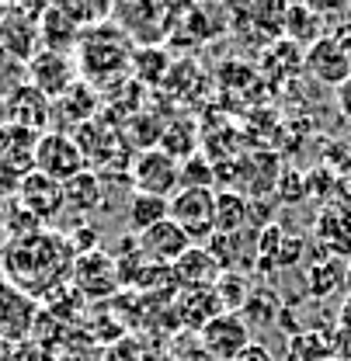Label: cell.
Returning <instances> with one entry per match:
<instances>
[{
  "mask_svg": "<svg viewBox=\"0 0 351 361\" xmlns=\"http://www.w3.org/2000/svg\"><path fill=\"white\" fill-rule=\"evenodd\" d=\"M18 202H21L39 223L59 219V212L66 209V202H63V184H56L52 178H45V174H39V171L25 174L21 191H18Z\"/></svg>",
  "mask_w": 351,
  "mask_h": 361,
  "instance_id": "cell-15",
  "label": "cell"
},
{
  "mask_svg": "<svg viewBox=\"0 0 351 361\" xmlns=\"http://www.w3.org/2000/svg\"><path fill=\"white\" fill-rule=\"evenodd\" d=\"M216 295H220L226 313H237V310L247 306V285L237 271H222V278L216 281Z\"/></svg>",
  "mask_w": 351,
  "mask_h": 361,
  "instance_id": "cell-32",
  "label": "cell"
},
{
  "mask_svg": "<svg viewBox=\"0 0 351 361\" xmlns=\"http://www.w3.org/2000/svg\"><path fill=\"white\" fill-rule=\"evenodd\" d=\"M345 285H348V292H351V257L345 261Z\"/></svg>",
  "mask_w": 351,
  "mask_h": 361,
  "instance_id": "cell-41",
  "label": "cell"
},
{
  "mask_svg": "<svg viewBox=\"0 0 351 361\" xmlns=\"http://www.w3.org/2000/svg\"><path fill=\"white\" fill-rule=\"evenodd\" d=\"M334 42L341 45V52L348 56V63H351V25H338L334 28Z\"/></svg>",
  "mask_w": 351,
  "mask_h": 361,
  "instance_id": "cell-39",
  "label": "cell"
},
{
  "mask_svg": "<svg viewBox=\"0 0 351 361\" xmlns=\"http://www.w3.org/2000/svg\"><path fill=\"white\" fill-rule=\"evenodd\" d=\"M42 223L18 202V198H11V202H4V236L7 240H25V236H32V233H39Z\"/></svg>",
  "mask_w": 351,
  "mask_h": 361,
  "instance_id": "cell-30",
  "label": "cell"
},
{
  "mask_svg": "<svg viewBox=\"0 0 351 361\" xmlns=\"http://www.w3.org/2000/svg\"><path fill=\"white\" fill-rule=\"evenodd\" d=\"M101 111H105V97L90 87L88 80H77L59 101H52V122H56V129L63 126V133L88 126Z\"/></svg>",
  "mask_w": 351,
  "mask_h": 361,
  "instance_id": "cell-12",
  "label": "cell"
},
{
  "mask_svg": "<svg viewBox=\"0 0 351 361\" xmlns=\"http://www.w3.org/2000/svg\"><path fill=\"white\" fill-rule=\"evenodd\" d=\"M0 236H4V202H0Z\"/></svg>",
  "mask_w": 351,
  "mask_h": 361,
  "instance_id": "cell-43",
  "label": "cell"
},
{
  "mask_svg": "<svg viewBox=\"0 0 351 361\" xmlns=\"http://www.w3.org/2000/svg\"><path fill=\"white\" fill-rule=\"evenodd\" d=\"M0 118L7 126H21L32 133H49L52 129V101L39 94L32 84H21L11 94L0 97Z\"/></svg>",
  "mask_w": 351,
  "mask_h": 361,
  "instance_id": "cell-9",
  "label": "cell"
},
{
  "mask_svg": "<svg viewBox=\"0 0 351 361\" xmlns=\"http://www.w3.org/2000/svg\"><path fill=\"white\" fill-rule=\"evenodd\" d=\"M73 59H77L81 80H88L97 94L101 90H119L132 77L129 39L115 21H105V25H94L88 32H81Z\"/></svg>",
  "mask_w": 351,
  "mask_h": 361,
  "instance_id": "cell-2",
  "label": "cell"
},
{
  "mask_svg": "<svg viewBox=\"0 0 351 361\" xmlns=\"http://www.w3.org/2000/svg\"><path fill=\"white\" fill-rule=\"evenodd\" d=\"M174 278L177 285H184V288H216V281L222 278V268L220 261L209 254V247H191V250H184V257L174 264Z\"/></svg>",
  "mask_w": 351,
  "mask_h": 361,
  "instance_id": "cell-18",
  "label": "cell"
},
{
  "mask_svg": "<svg viewBox=\"0 0 351 361\" xmlns=\"http://www.w3.org/2000/svg\"><path fill=\"white\" fill-rule=\"evenodd\" d=\"M126 219H129V229L146 233L150 226L171 219V198H157V195H143V191H132L129 202H126Z\"/></svg>",
  "mask_w": 351,
  "mask_h": 361,
  "instance_id": "cell-25",
  "label": "cell"
},
{
  "mask_svg": "<svg viewBox=\"0 0 351 361\" xmlns=\"http://www.w3.org/2000/svg\"><path fill=\"white\" fill-rule=\"evenodd\" d=\"M7 63H11V56H7V52H4V45H0V70H4Z\"/></svg>",
  "mask_w": 351,
  "mask_h": 361,
  "instance_id": "cell-42",
  "label": "cell"
},
{
  "mask_svg": "<svg viewBox=\"0 0 351 361\" xmlns=\"http://www.w3.org/2000/svg\"><path fill=\"white\" fill-rule=\"evenodd\" d=\"M136 240H139V250H143V257H146L150 264H167V268H174L177 261L184 257V250L195 247V243L188 240V233H184L174 219H164V223L150 226V229L139 233Z\"/></svg>",
  "mask_w": 351,
  "mask_h": 361,
  "instance_id": "cell-13",
  "label": "cell"
},
{
  "mask_svg": "<svg viewBox=\"0 0 351 361\" xmlns=\"http://www.w3.org/2000/svg\"><path fill=\"white\" fill-rule=\"evenodd\" d=\"M213 205H216V191L213 188H181L171 198V219H174L191 243H209L216 236L213 226Z\"/></svg>",
  "mask_w": 351,
  "mask_h": 361,
  "instance_id": "cell-6",
  "label": "cell"
},
{
  "mask_svg": "<svg viewBox=\"0 0 351 361\" xmlns=\"http://www.w3.org/2000/svg\"><path fill=\"white\" fill-rule=\"evenodd\" d=\"M331 209H338L341 216H348L351 219V180H338V188H334V195H331Z\"/></svg>",
  "mask_w": 351,
  "mask_h": 361,
  "instance_id": "cell-37",
  "label": "cell"
},
{
  "mask_svg": "<svg viewBox=\"0 0 351 361\" xmlns=\"http://www.w3.org/2000/svg\"><path fill=\"white\" fill-rule=\"evenodd\" d=\"M132 188L157 198H174L181 191V164L171 160L164 149H143L132 164Z\"/></svg>",
  "mask_w": 351,
  "mask_h": 361,
  "instance_id": "cell-8",
  "label": "cell"
},
{
  "mask_svg": "<svg viewBox=\"0 0 351 361\" xmlns=\"http://www.w3.org/2000/svg\"><path fill=\"white\" fill-rule=\"evenodd\" d=\"M198 341H202V351L213 361H233L251 341V326L244 323L240 313H220L213 323H206L198 330Z\"/></svg>",
  "mask_w": 351,
  "mask_h": 361,
  "instance_id": "cell-11",
  "label": "cell"
},
{
  "mask_svg": "<svg viewBox=\"0 0 351 361\" xmlns=\"http://www.w3.org/2000/svg\"><path fill=\"white\" fill-rule=\"evenodd\" d=\"M42 316V302L18 285L0 278V341L4 344H25L35 334V323Z\"/></svg>",
  "mask_w": 351,
  "mask_h": 361,
  "instance_id": "cell-5",
  "label": "cell"
},
{
  "mask_svg": "<svg viewBox=\"0 0 351 361\" xmlns=\"http://www.w3.org/2000/svg\"><path fill=\"white\" fill-rule=\"evenodd\" d=\"M25 77L28 84L45 94L49 101H59L66 90L81 80L77 73V59L66 56V52H52V49H39L28 63H25Z\"/></svg>",
  "mask_w": 351,
  "mask_h": 361,
  "instance_id": "cell-7",
  "label": "cell"
},
{
  "mask_svg": "<svg viewBox=\"0 0 351 361\" xmlns=\"http://www.w3.org/2000/svg\"><path fill=\"white\" fill-rule=\"evenodd\" d=\"M307 178V198H327L331 202V195H334V188H338V174L331 171V164H316Z\"/></svg>",
  "mask_w": 351,
  "mask_h": 361,
  "instance_id": "cell-33",
  "label": "cell"
},
{
  "mask_svg": "<svg viewBox=\"0 0 351 361\" xmlns=\"http://www.w3.org/2000/svg\"><path fill=\"white\" fill-rule=\"evenodd\" d=\"M316 240H320V247L327 250V257H351V219L348 216H341L338 209H320V216H316Z\"/></svg>",
  "mask_w": 351,
  "mask_h": 361,
  "instance_id": "cell-22",
  "label": "cell"
},
{
  "mask_svg": "<svg viewBox=\"0 0 351 361\" xmlns=\"http://www.w3.org/2000/svg\"><path fill=\"white\" fill-rule=\"evenodd\" d=\"M323 14H316L309 4H296V7H285V25H282V39L296 45H313L316 39H323Z\"/></svg>",
  "mask_w": 351,
  "mask_h": 361,
  "instance_id": "cell-26",
  "label": "cell"
},
{
  "mask_svg": "<svg viewBox=\"0 0 351 361\" xmlns=\"http://www.w3.org/2000/svg\"><path fill=\"white\" fill-rule=\"evenodd\" d=\"M247 223H251V198H244L233 188H220L216 191V205H213L216 236H237Z\"/></svg>",
  "mask_w": 351,
  "mask_h": 361,
  "instance_id": "cell-21",
  "label": "cell"
},
{
  "mask_svg": "<svg viewBox=\"0 0 351 361\" xmlns=\"http://www.w3.org/2000/svg\"><path fill=\"white\" fill-rule=\"evenodd\" d=\"M303 250H307V240L299 236V233H282V247H278V254H275V268H292V264H299L303 261Z\"/></svg>",
  "mask_w": 351,
  "mask_h": 361,
  "instance_id": "cell-35",
  "label": "cell"
},
{
  "mask_svg": "<svg viewBox=\"0 0 351 361\" xmlns=\"http://www.w3.org/2000/svg\"><path fill=\"white\" fill-rule=\"evenodd\" d=\"M341 285H345V261H338V257L316 261V264L307 271V292L313 299H323V295L338 292Z\"/></svg>",
  "mask_w": 351,
  "mask_h": 361,
  "instance_id": "cell-28",
  "label": "cell"
},
{
  "mask_svg": "<svg viewBox=\"0 0 351 361\" xmlns=\"http://www.w3.org/2000/svg\"><path fill=\"white\" fill-rule=\"evenodd\" d=\"M268 59H264V73L268 77H278V70L285 66V77L289 73H299L303 70V49L296 42H289V39H275V42L268 45V52H264Z\"/></svg>",
  "mask_w": 351,
  "mask_h": 361,
  "instance_id": "cell-29",
  "label": "cell"
},
{
  "mask_svg": "<svg viewBox=\"0 0 351 361\" xmlns=\"http://www.w3.org/2000/svg\"><path fill=\"white\" fill-rule=\"evenodd\" d=\"M275 195H278V202H282V205L303 202V198H307V178H303L299 171H292V167H282L278 184H275Z\"/></svg>",
  "mask_w": 351,
  "mask_h": 361,
  "instance_id": "cell-34",
  "label": "cell"
},
{
  "mask_svg": "<svg viewBox=\"0 0 351 361\" xmlns=\"http://www.w3.org/2000/svg\"><path fill=\"white\" fill-rule=\"evenodd\" d=\"M338 108H341V115L351 122V80L338 87Z\"/></svg>",
  "mask_w": 351,
  "mask_h": 361,
  "instance_id": "cell-40",
  "label": "cell"
},
{
  "mask_svg": "<svg viewBox=\"0 0 351 361\" xmlns=\"http://www.w3.org/2000/svg\"><path fill=\"white\" fill-rule=\"evenodd\" d=\"M338 344H341V358H351V292L338 316Z\"/></svg>",
  "mask_w": 351,
  "mask_h": 361,
  "instance_id": "cell-36",
  "label": "cell"
},
{
  "mask_svg": "<svg viewBox=\"0 0 351 361\" xmlns=\"http://www.w3.org/2000/svg\"><path fill=\"white\" fill-rule=\"evenodd\" d=\"M303 70L316 84H327V87H341L351 80V63L341 52V45L334 42V35H323L309 45L303 56Z\"/></svg>",
  "mask_w": 351,
  "mask_h": 361,
  "instance_id": "cell-14",
  "label": "cell"
},
{
  "mask_svg": "<svg viewBox=\"0 0 351 361\" xmlns=\"http://www.w3.org/2000/svg\"><path fill=\"white\" fill-rule=\"evenodd\" d=\"M181 188H213L216 191V167H213V160L202 157V153L188 157L184 167H181Z\"/></svg>",
  "mask_w": 351,
  "mask_h": 361,
  "instance_id": "cell-31",
  "label": "cell"
},
{
  "mask_svg": "<svg viewBox=\"0 0 351 361\" xmlns=\"http://www.w3.org/2000/svg\"><path fill=\"white\" fill-rule=\"evenodd\" d=\"M157 149H164L171 160L184 164L188 157H195V153H198V133H195V126H191V122H184V118H174L171 126H164V133H160V146H157Z\"/></svg>",
  "mask_w": 351,
  "mask_h": 361,
  "instance_id": "cell-27",
  "label": "cell"
},
{
  "mask_svg": "<svg viewBox=\"0 0 351 361\" xmlns=\"http://www.w3.org/2000/svg\"><path fill=\"white\" fill-rule=\"evenodd\" d=\"M39 135L42 133H32V129L0 122V171H11V174H18V178L32 174V171H35Z\"/></svg>",
  "mask_w": 351,
  "mask_h": 361,
  "instance_id": "cell-16",
  "label": "cell"
},
{
  "mask_svg": "<svg viewBox=\"0 0 351 361\" xmlns=\"http://www.w3.org/2000/svg\"><path fill=\"white\" fill-rule=\"evenodd\" d=\"M73 257L77 254L63 233L39 229L25 240H7L0 247V271H4V281L18 285L21 292L35 299H45L52 288L70 281Z\"/></svg>",
  "mask_w": 351,
  "mask_h": 361,
  "instance_id": "cell-1",
  "label": "cell"
},
{
  "mask_svg": "<svg viewBox=\"0 0 351 361\" xmlns=\"http://www.w3.org/2000/svg\"><path fill=\"white\" fill-rule=\"evenodd\" d=\"M174 313L188 330H202L206 323H213L226 310H222L216 288H181L174 299Z\"/></svg>",
  "mask_w": 351,
  "mask_h": 361,
  "instance_id": "cell-17",
  "label": "cell"
},
{
  "mask_svg": "<svg viewBox=\"0 0 351 361\" xmlns=\"http://www.w3.org/2000/svg\"><path fill=\"white\" fill-rule=\"evenodd\" d=\"M35 171L52 178L56 184H66L70 178L90 171L77 139L63 129H49V133L39 135V146H35Z\"/></svg>",
  "mask_w": 351,
  "mask_h": 361,
  "instance_id": "cell-4",
  "label": "cell"
},
{
  "mask_svg": "<svg viewBox=\"0 0 351 361\" xmlns=\"http://www.w3.org/2000/svg\"><path fill=\"white\" fill-rule=\"evenodd\" d=\"M181 14L177 7L167 4H150V0H129V4H115L112 7V21L126 32V39L136 42L139 49L146 45H160L174 32V18Z\"/></svg>",
  "mask_w": 351,
  "mask_h": 361,
  "instance_id": "cell-3",
  "label": "cell"
},
{
  "mask_svg": "<svg viewBox=\"0 0 351 361\" xmlns=\"http://www.w3.org/2000/svg\"><path fill=\"white\" fill-rule=\"evenodd\" d=\"M101 198H105V178L97 171H84L63 184V202L77 216H90L101 205Z\"/></svg>",
  "mask_w": 351,
  "mask_h": 361,
  "instance_id": "cell-23",
  "label": "cell"
},
{
  "mask_svg": "<svg viewBox=\"0 0 351 361\" xmlns=\"http://www.w3.org/2000/svg\"><path fill=\"white\" fill-rule=\"evenodd\" d=\"M70 285L84 295V299H108L122 281H119V268H115V257H108L105 250H90L73 257V268H70Z\"/></svg>",
  "mask_w": 351,
  "mask_h": 361,
  "instance_id": "cell-10",
  "label": "cell"
},
{
  "mask_svg": "<svg viewBox=\"0 0 351 361\" xmlns=\"http://www.w3.org/2000/svg\"><path fill=\"white\" fill-rule=\"evenodd\" d=\"M289 361H334L341 355L338 330H303L285 341Z\"/></svg>",
  "mask_w": 351,
  "mask_h": 361,
  "instance_id": "cell-20",
  "label": "cell"
},
{
  "mask_svg": "<svg viewBox=\"0 0 351 361\" xmlns=\"http://www.w3.org/2000/svg\"><path fill=\"white\" fill-rule=\"evenodd\" d=\"M39 42H42V49L73 56V52H77V42H81V28L63 14L59 4H49L42 11V18H39Z\"/></svg>",
  "mask_w": 351,
  "mask_h": 361,
  "instance_id": "cell-19",
  "label": "cell"
},
{
  "mask_svg": "<svg viewBox=\"0 0 351 361\" xmlns=\"http://www.w3.org/2000/svg\"><path fill=\"white\" fill-rule=\"evenodd\" d=\"M233 361H275V355H271L264 344H258V341H254V344H247V348H244V351H240Z\"/></svg>",
  "mask_w": 351,
  "mask_h": 361,
  "instance_id": "cell-38",
  "label": "cell"
},
{
  "mask_svg": "<svg viewBox=\"0 0 351 361\" xmlns=\"http://www.w3.org/2000/svg\"><path fill=\"white\" fill-rule=\"evenodd\" d=\"M171 52L164 45H146L132 52V80H139L143 87H160L171 73Z\"/></svg>",
  "mask_w": 351,
  "mask_h": 361,
  "instance_id": "cell-24",
  "label": "cell"
}]
</instances>
